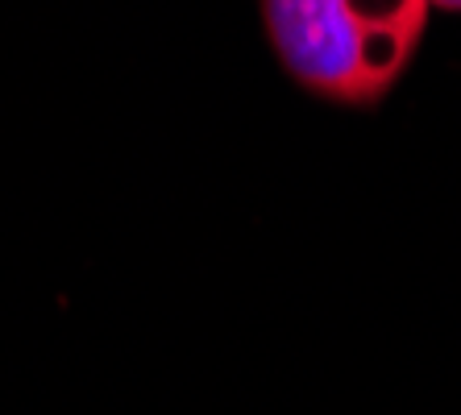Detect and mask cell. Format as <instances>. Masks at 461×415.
<instances>
[{
    "instance_id": "cell-1",
    "label": "cell",
    "mask_w": 461,
    "mask_h": 415,
    "mask_svg": "<svg viewBox=\"0 0 461 415\" xmlns=\"http://www.w3.org/2000/svg\"><path fill=\"white\" fill-rule=\"evenodd\" d=\"M283 71L333 104H378L411 67L429 0H262Z\"/></svg>"
},
{
    "instance_id": "cell-2",
    "label": "cell",
    "mask_w": 461,
    "mask_h": 415,
    "mask_svg": "<svg viewBox=\"0 0 461 415\" xmlns=\"http://www.w3.org/2000/svg\"><path fill=\"white\" fill-rule=\"evenodd\" d=\"M429 9H449V13H461V0H429Z\"/></svg>"
}]
</instances>
